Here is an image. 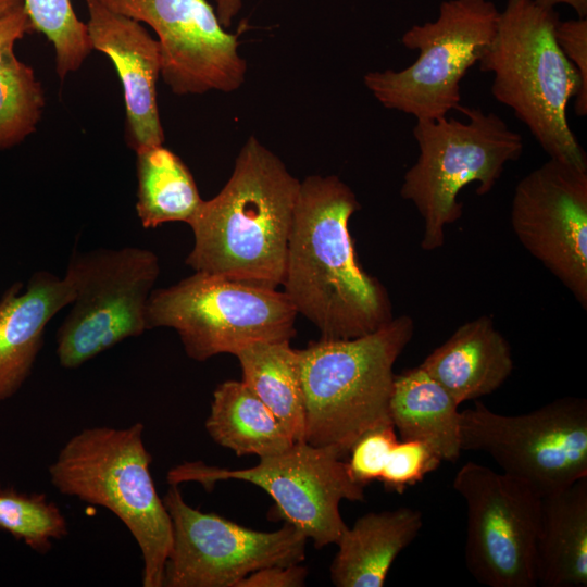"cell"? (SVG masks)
<instances>
[{"label":"cell","mask_w":587,"mask_h":587,"mask_svg":"<svg viewBox=\"0 0 587 587\" xmlns=\"http://www.w3.org/2000/svg\"><path fill=\"white\" fill-rule=\"evenodd\" d=\"M360 209L355 193L338 176L312 175L300 182L282 285L322 338H358L394 317L386 288L357 255L349 221Z\"/></svg>","instance_id":"1"},{"label":"cell","mask_w":587,"mask_h":587,"mask_svg":"<svg viewBox=\"0 0 587 587\" xmlns=\"http://www.w3.org/2000/svg\"><path fill=\"white\" fill-rule=\"evenodd\" d=\"M300 180L254 136L233 173L188 224L193 247L186 264L230 280L277 288L283 284Z\"/></svg>","instance_id":"2"},{"label":"cell","mask_w":587,"mask_h":587,"mask_svg":"<svg viewBox=\"0 0 587 587\" xmlns=\"http://www.w3.org/2000/svg\"><path fill=\"white\" fill-rule=\"evenodd\" d=\"M553 9L508 0L479 67L492 74L491 93L510 108L549 155L587 170L586 153L567 121V105L587 115V90L555 39Z\"/></svg>","instance_id":"3"},{"label":"cell","mask_w":587,"mask_h":587,"mask_svg":"<svg viewBox=\"0 0 587 587\" xmlns=\"http://www.w3.org/2000/svg\"><path fill=\"white\" fill-rule=\"evenodd\" d=\"M413 332V320L400 315L358 338H321L298 349L303 441L329 448L344 459L365 433L392 424L394 365Z\"/></svg>","instance_id":"4"},{"label":"cell","mask_w":587,"mask_h":587,"mask_svg":"<svg viewBox=\"0 0 587 587\" xmlns=\"http://www.w3.org/2000/svg\"><path fill=\"white\" fill-rule=\"evenodd\" d=\"M143 429L139 422L85 428L64 444L48 473L61 494L116 515L140 549L143 587H163L173 527L150 473Z\"/></svg>","instance_id":"5"},{"label":"cell","mask_w":587,"mask_h":587,"mask_svg":"<svg viewBox=\"0 0 587 587\" xmlns=\"http://www.w3.org/2000/svg\"><path fill=\"white\" fill-rule=\"evenodd\" d=\"M465 121L442 116L416 120L413 137L419 147L415 163L400 189L423 218L421 247L434 251L445 243V230L462 216L459 192L476 183V193L490 192L504 171L523 153L520 133L504 120L480 108L461 107Z\"/></svg>","instance_id":"6"},{"label":"cell","mask_w":587,"mask_h":587,"mask_svg":"<svg viewBox=\"0 0 587 587\" xmlns=\"http://www.w3.org/2000/svg\"><path fill=\"white\" fill-rule=\"evenodd\" d=\"M297 314L277 288L195 272L151 291L146 324L148 329L173 328L187 355L205 361L257 341H290Z\"/></svg>","instance_id":"7"},{"label":"cell","mask_w":587,"mask_h":587,"mask_svg":"<svg viewBox=\"0 0 587 587\" xmlns=\"http://www.w3.org/2000/svg\"><path fill=\"white\" fill-rule=\"evenodd\" d=\"M500 11L491 0H446L438 17L416 24L401 43L419 52L400 70L369 72L365 87L389 110L416 120L447 116L461 104V82L492 41Z\"/></svg>","instance_id":"8"},{"label":"cell","mask_w":587,"mask_h":587,"mask_svg":"<svg viewBox=\"0 0 587 587\" xmlns=\"http://www.w3.org/2000/svg\"><path fill=\"white\" fill-rule=\"evenodd\" d=\"M66 275L74 286L57 334L61 366L75 369L146 330V308L160 274L159 258L139 247L73 252Z\"/></svg>","instance_id":"9"},{"label":"cell","mask_w":587,"mask_h":587,"mask_svg":"<svg viewBox=\"0 0 587 587\" xmlns=\"http://www.w3.org/2000/svg\"><path fill=\"white\" fill-rule=\"evenodd\" d=\"M462 451H483L502 473L541 496L587 476V400L555 399L529 413L502 415L482 402L460 412Z\"/></svg>","instance_id":"10"},{"label":"cell","mask_w":587,"mask_h":587,"mask_svg":"<svg viewBox=\"0 0 587 587\" xmlns=\"http://www.w3.org/2000/svg\"><path fill=\"white\" fill-rule=\"evenodd\" d=\"M245 480L264 489L275 501L276 514L292 524L321 549L336 544L347 529L339 504L363 501L364 487L349 475L347 463L334 450L296 441L287 450L260 458L248 469H221L188 462L172 469L171 485L199 482L212 488L216 482Z\"/></svg>","instance_id":"11"},{"label":"cell","mask_w":587,"mask_h":587,"mask_svg":"<svg viewBox=\"0 0 587 587\" xmlns=\"http://www.w3.org/2000/svg\"><path fill=\"white\" fill-rule=\"evenodd\" d=\"M453 489L466 505L465 562L490 587H535L541 495L529 485L475 462L457 472Z\"/></svg>","instance_id":"12"},{"label":"cell","mask_w":587,"mask_h":587,"mask_svg":"<svg viewBox=\"0 0 587 587\" xmlns=\"http://www.w3.org/2000/svg\"><path fill=\"white\" fill-rule=\"evenodd\" d=\"M163 502L173 527L163 586L236 587L262 567L304 560L308 538L290 523L273 532L246 528L191 508L177 485H171Z\"/></svg>","instance_id":"13"},{"label":"cell","mask_w":587,"mask_h":587,"mask_svg":"<svg viewBox=\"0 0 587 587\" xmlns=\"http://www.w3.org/2000/svg\"><path fill=\"white\" fill-rule=\"evenodd\" d=\"M510 222L521 245L587 309V170L549 159L516 185Z\"/></svg>","instance_id":"14"},{"label":"cell","mask_w":587,"mask_h":587,"mask_svg":"<svg viewBox=\"0 0 587 587\" xmlns=\"http://www.w3.org/2000/svg\"><path fill=\"white\" fill-rule=\"evenodd\" d=\"M99 1L154 30L160 76L175 95L232 92L243 84L247 64L237 35L226 32L207 0Z\"/></svg>","instance_id":"15"},{"label":"cell","mask_w":587,"mask_h":587,"mask_svg":"<svg viewBox=\"0 0 587 587\" xmlns=\"http://www.w3.org/2000/svg\"><path fill=\"white\" fill-rule=\"evenodd\" d=\"M92 50L113 63L123 88L126 139L133 150L163 145L164 130L157 102L161 54L157 39L141 23L113 12L99 0H85Z\"/></svg>","instance_id":"16"},{"label":"cell","mask_w":587,"mask_h":587,"mask_svg":"<svg viewBox=\"0 0 587 587\" xmlns=\"http://www.w3.org/2000/svg\"><path fill=\"white\" fill-rule=\"evenodd\" d=\"M12 284L0 299V402L18 391L42 347L47 324L74 298L68 275L35 272Z\"/></svg>","instance_id":"17"},{"label":"cell","mask_w":587,"mask_h":587,"mask_svg":"<svg viewBox=\"0 0 587 587\" xmlns=\"http://www.w3.org/2000/svg\"><path fill=\"white\" fill-rule=\"evenodd\" d=\"M420 365L459 404L494 392L514 369L508 340L487 315L459 326Z\"/></svg>","instance_id":"18"},{"label":"cell","mask_w":587,"mask_h":587,"mask_svg":"<svg viewBox=\"0 0 587 587\" xmlns=\"http://www.w3.org/2000/svg\"><path fill=\"white\" fill-rule=\"evenodd\" d=\"M535 574L542 587L587 586V476L541 496Z\"/></svg>","instance_id":"19"},{"label":"cell","mask_w":587,"mask_h":587,"mask_svg":"<svg viewBox=\"0 0 587 587\" xmlns=\"http://www.w3.org/2000/svg\"><path fill=\"white\" fill-rule=\"evenodd\" d=\"M422 513L411 508L370 512L347 527L329 567L337 587H383L389 570L419 535Z\"/></svg>","instance_id":"20"},{"label":"cell","mask_w":587,"mask_h":587,"mask_svg":"<svg viewBox=\"0 0 587 587\" xmlns=\"http://www.w3.org/2000/svg\"><path fill=\"white\" fill-rule=\"evenodd\" d=\"M459 405L421 365L395 374L389 416L400 439L425 442L442 461L463 452Z\"/></svg>","instance_id":"21"},{"label":"cell","mask_w":587,"mask_h":587,"mask_svg":"<svg viewBox=\"0 0 587 587\" xmlns=\"http://www.w3.org/2000/svg\"><path fill=\"white\" fill-rule=\"evenodd\" d=\"M205 429L215 442L237 455L268 457L295 444L275 414L242 380H226L216 387Z\"/></svg>","instance_id":"22"},{"label":"cell","mask_w":587,"mask_h":587,"mask_svg":"<svg viewBox=\"0 0 587 587\" xmlns=\"http://www.w3.org/2000/svg\"><path fill=\"white\" fill-rule=\"evenodd\" d=\"M242 382L275 414L296 441H303L305 409L298 349L290 341H257L234 354Z\"/></svg>","instance_id":"23"},{"label":"cell","mask_w":587,"mask_h":587,"mask_svg":"<svg viewBox=\"0 0 587 587\" xmlns=\"http://www.w3.org/2000/svg\"><path fill=\"white\" fill-rule=\"evenodd\" d=\"M137 157L136 212L145 228L171 222L189 224L203 199L183 160L163 145L135 151Z\"/></svg>","instance_id":"24"},{"label":"cell","mask_w":587,"mask_h":587,"mask_svg":"<svg viewBox=\"0 0 587 587\" xmlns=\"http://www.w3.org/2000/svg\"><path fill=\"white\" fill-rule=\"evenodd\" d=\"M45 103L34 70L11 51L0 66V150L21 143L36 130Z\"/></svg>","instance_id":"25"},{"label":"cell","mask_w":587,"mask_h":587,"mask_svg":"<svg viewBox=\"0 0 587 587\" xmlns=\"http://www.w3.org/2000/svg\"><path fill=\"white\" fill-rule=\"evenodd\" d=\"M23 7L33 29L52 43L55 72L64 80L92 51L86 23L77 17L71 0H23Z\"/></svg>","instance_id":"26"},{"label":"cell","mask_w":587,"mask_h":587,"mask_svg":"<svg viewBox=\"0 0 587 587\" xmlns=\"http://www.w3.org/2000/svg\"><path fill=\"white\" fill-rule=\"evenodd\" d=\"M0 529L45 553L52 540L67 535V522L58 505L43 495L0 489Z\"/></svg>","instance_id":"27"},{"label":"cell","mask_w":587,"mask_h":587,"mask_svg":"<svg viewBox=\"0 0 587 587\" xmlns=\"http://www.w3.org/2000/svg\"><path fill=\"white\" fill-rule=\"evenodd\" d=\"M441 458L420 440H398L379 477L387 490L402 494L438 469Z\"/></svg>","instance_id":"28"},{"label":"cell","mask_w":587,"mask_h":587,"mask_svg":"<svg viewBox=\"0 0 587 587\" xmlns=\"http://www.w3.org/2000/svg\"><path fill=\"white\" fill-rule=\"evenodd\" d=\"M398 438L394 424H386L361 436L349 451L346 461L351 478L362 487L379 480L388 457Z\"/></svg>","instance_id":"29"},{"label":"cell","mask_w":587,"mask_h":587,"mask_svg":"<svg viewBox=\"0 0 587 587\" xmlns=\"http://www.w3.org/2000/svg\"><path fill=\"white\" fill-rule=\"evenodd\" d=\"M555 39L567 60L576 68L583 87L587 90V20L559 21Z\"/></svg>","instance_id":"30"},{"label":"cell","mask_w":587,"mask_h":587,"mask_svg":"<svg viewBox=\"0 0 587 587\" xmlns=\"http://www.w3.org/2000/svg\"><path fill=\"white\" fill-rule=\"evenodd\" d=\"M308 571L300 563L262 567L242 578L236 587H300Z\"/></svg>","instance_id":"31"},{"label":"cell","mask_w":587,"mask_h":587,"mask_svg":"<svg viewBox=\"0 0 587 587\" xmlns=\"http://www.w3.org/2000/svg\"><path fill=\"white\" fill-rule=\"evenodd\" d=\"M34 30L23 5L0 17V66L15 43Z\"/></svg>","instance_id":"32"},{"label":"cell","mask_w":587,"mask_h":587,"mask_svg":"<svg viewBox=\"0 0 587 587\" xmlns=\"http://www.w3.org/2000/svg\"><path fill=\"white\" fill-rule=\"evenodd\" d=\"M215 12L221 24L226 28L229 27L233 20L239 13L242 7V0H214Z\"/></svg>","instance_id":"33"},{"label":"cell","mask_w":587,"mask_h":587,"mask_svg":"<svg viewBox=\"0 0 587 587\" xmlns=\"http://www.w3.org/2000/svg\"><path fill=\"white\" fill-rule=\"evenodd\" d=\"M538 5L553 9L557 4L570 5L577 13L578 17L587 15V0H534Z\"/></svg>","instance_id":"34"},{"label":"cell","mask_w":587,"mask_h":587,"mask_svg":"<svg viewBox=\"0 0 587 587\" xmlns=\"http://www.w3.org/2000/svg\"><path fill=\"white\" fill-rule=\"evenodd\" d=\"M23 5V0H0V17Z\"/></svg>","instance_id":"35"}]
</instances>
